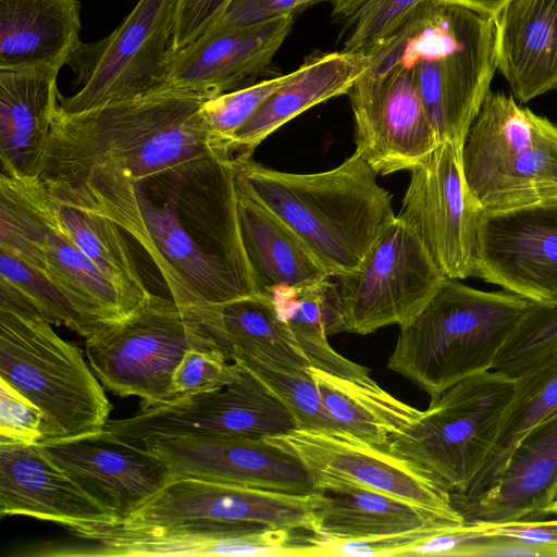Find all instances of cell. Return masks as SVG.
Wrapping results in <instances>:
<instances>
[{"label": "cell", "mask_w": 557, "mask_h": 557, "mask_svg": "<svg viewBox=\"0 0 557 557\" xmlns=\"http://www.w3.org/2000/svg\"><path fill=\"white\" fill-rule=\"evenodd\" d=\"M336 278L339 333L368 335L408 323L447 277L414 231L396 216L360 264Z\"/></svg>", "instance_id": "12"}, {"label": "cell", "mask_w": 557, "mask_h": 557, "mask_svg": "<svg viewBox=\"0 0 557 557\" xmlns=\"http://www.w3.org/2000/svg\"><path fill=\"white\" fill-rule=\"evenodd\" d=\"M421 0H348L336 16L345 20L344 50L362 51L391 32Z\"/></svg>", "instance_id": "41"}, {"label": "cell", "mask_w": 557, "mask_h": 557, "mask_svg": "<svg viewBox=\"0 0 557 557\" xmlns=\"http://www.w3.org/2000/svg\"><path fill=\"white\" fill-rule=\"evenodd\" d=\"M69 536L16 550L22 557L280 556L308 557L302 530L209 520L116 522L66 529ZM305 531V530H304Z\"/></svg>", "instance_id": "9"}, {"label": "cell", "mask_w": 557, "mask_h": 557, "mask_svg": "<svg viewBox=\"0 0 557 557\" xmlns=\"http://www.w3.org/2000/svg\"><path fill=\"white\" fill-rule=\"evenodd\" d=\"M294 16L286 14L243 28L206 32L170 55L160 89L212 98L250 85L248 82L269 66L286 40Z\"/></svg>", "instance_id": "21"}, {"label": "cell", "mask_w": 557, "mask_h": 557, "mask_svg": "<svg viewBox=\"0 0 557 557\" xmlns=\"http://www.w3.org/2000/svg\"><path fill=\"white\" fill-rule=\"evenodd\" d=\"M557 351V301L529 306L499 351L493 370L516 377Z\"/></svg>", "instance_id": "39"}, {"label": "cell", "mask_w": 557, "mask_h": 557, "mask_svg": "<svg viewBox=\"0 0 557 557\" xmlns=\"http://www.w3.org/2000/svg\"><path fill=\"white\" fill-rule=\"evenodd\" d=\"M0 280L21 292L51 323L64 325L85 338L111 323L47 271L33 268L2 250Z\"/></svg>", "instance_id": "37"}, {"label": "cell", "mask_w": 557, "mask_h": 557, "mask_svg": "<svg viewBox=\"0 0 557 557\" xmlns=\"http://www.w3.org/2000/svg\"><path fill=\"white\" fill-rule=\"evenodd\" d=\"M557 411V351L515 377L512 398L503 416L487 458L463 496L488 490L503 472L520 441Z\"/></svg>", "instance_id": "34"}, {"label": "cell", "mask_w": 557, "mask_h": 557, "mask_svg": "<svg viewBox=\"0 0 557 557\" xmlns=\"http://www.w3.org/2000/svg\"><path fill=\"white\" fill-rule=\"evenodd\" d=\"M323 406L345 432L379 448L419 418L422 411L398 400L376 382L364 383L309 366Z\"/></svg>", "instance_id": "32"}, {"label": "cell", "mask_w": 557, "mask_h": 557, "mask_svg": "<svg viewBox=\"0 0 557 557\" xmlns=\"http://www.w3.org/2000/svg\"><path fill=\"white\" fill-rule=\"evenodd\" d=\"M190 347H210L198 322L172 298L154 294L85 343L101 384L117 396L139 397L140 407L174 399L172 376Z\"/></svg>", "instance_id": "10"}, {"label": "cell", "mask_w": 557, "mask_h": 557, "mask_svg": "<svg viewBox=\"0 0 557 557\" xmlns=\"http://www.w3.org/2000/svg\"><path fill=\"white\" fill-rule=\"evenodd\" d=\"M515 377L491 370L430 401L386 450L429 470L453 493H466L484 465L512 398Z\"/></svg>", "instance_id": "8"}, {"label": "cell", "mask_w": 557, "mask_h": 557, "mask_svg": "<svg viewBox=\"0 0 557 557\" xmlns=\"http://www.w3.org/2000/svg\"><path fill=\"white\" fill-rule=\"evenodd\" d=\"M529 301L446 278L423 310L399 327L387 368L431 401L458 382L493 370Z\"/></svg>", "instance_id": "4"}, {"label": "cell", "mask_w": 557, "mask_h": 557, "mask_svg": "<svg viewBox=\"0 0 557 557\" xmlns=\"http://www.w3.org/2000/svg\"><path fill=\"white\" fill-rule=\"evenodd\" d=\"M236 177L309 247L330 277L354 271L396 219L389 193L354 152L338 166L298 174L235 160Z\"/></svg>", "instance_id": "3"}, {"label": "cell", "mask_w": 557, "mask_h": 557, "mask_svg": "<svg viewBox=\"0 0 557 557\" xmlns=\"http://www.w3.org/2000/svg\"><path fill=\"white\" fill-rule=\"evenodd\" d=\"M73 183L143 247L182 308L220 305L256 294L184 226L162 174L136 182L99 166Z\"/></svg>", "instance_id": "6"}, {"label": "cell", "mask_w": 557, "mask_h": 557, "mask_svg": "<svg viewBox=\"0 0 557 557\" xmlns=\"http://www.w3.org/2000/svg\"><path fill=\"white\" fill-rule=\"evenodd\" d=\"M468 186L484 211L557 202V124L490 90L462 147Z\"/></svg>", "instance_id": "7"}, {"label": "cell", "mask_w": 557, "mask_h": 557, "mask_svg": "<svg viewBox=\"0 0 557 557\" xmlns=\"http://www.w3.org/2000/svg\"><path fill=\"white\" fill-rule=\"evenodd\" d=\"M461 4L476 11L496 15L509 0H440Z\"/></svg>", "instance_id": "47"}, {"label": "cell", "mask_w": 557, "mask_h": 557, "mask_svg": "<svg viewBox=\"0 0 557 557\" xmlns=\"http://www.w3.org/2000/svg\"><path fill=\"white\" fill-rule=\"evenodd\" d=\"M480 524L483 535L500 536L557 547V518L529 522H504Z\"/></svg>", "instance_id": "46"}, {"label": "cell", "mask_w": 557, "mask_h": 557, "mask_svg": "<svg viewBox=\"0 0 557 557\" xmlns=\"http://www.w3.org/2000/svg\"><path fill=\"white\" fill-rule=\"evenodd\" d=\"M42 182L60 231L114 284L135 310L151 293L139 274L122 228L100 212L77 184Z\"/></svg>", "instance_id": "30"}, {"label": "cell", "mask_w": 557, "mask_h": 557, "mask_svg": "<svg viewBox=\"0 0 557 557\" xmlns=\"http://www.w3.org/2000/svg\"><path fill=\"white\" fill-rule=\"evenodd\" d=\"M267 440L301 462L315 492L363 488L460 513L453 504V492L432 472L352 435L295 429Z\"/></svg>", "instance_id": "15"}, {"label": "cell", "mask_w": 557, "mask_h": 557, "mask_svg": "<svg viewBox=\"0 0 557 557\" xmlns=\"http://www.w3.org/2000/svg\"><path fill=\"white\" fill-rule=\"evenodd\" d=\"M367 67L368 57L362 51L343 49L307 57L235 133L228 144L234 159L251 158L255 149L288 121L348 94Z\"/></svg>", "instance_id": "25"}, {"label": "cell", "mask_w": 557, "mask_h": 557, "mask_svg": "<svg viewBox=\"0 0 557 557\" xmlns=\"http://www.w3.org/2000/svg\"><path fill=\"white\" fill-rule=\"evenodd\" d=\"M314 0H231L208 30H224L256 25L282 15L295 14ZM207 30V32H208Z\"/></svg>", "instance_id": "44"}, {"label": "cell", "mask_w": 557, "mask_h": 557, "mask_svg": "<svg viewBox=\"0 0 557 557\" xmlns=\"http://www.w3.org/2000/svg\"><path fill=\"white\" fill-rule=\"evenodd\" d=\"M557 484V411L517 445L495 483L475 496L453 493L466 522H529L547 519L545 508Z\"/></svg>", "instance_id": "23"}, {"label": "cell", "mask_w": 557, "mask_h": 557, "mask_svg": "<svg viewBox=\"0 0 557 557\" xmlns=\"http://www.w3.org/2000/svg\"><path fill=\"white\" fill-rule=\"evenodd\" d=\"M462 144L445 139L411 172L397 215L418 235L445 277L475 276L483 208L471 193Z\"/></svg>", "instance_id": "14"}, {"label": "cell", "mask_w": 557, "mask_h": 557, "mask_svg": "<svg viewBox=\"0 0 557 557\" xmlns=\"http://www.w3.org/2000/svg\"><path fill=\"white\" fill-rule=\"evenodd\" d=\"M497 70L515 99L557 88V0H509L495 15Z\"/></svg>", "instance_id": "26"}, {"label": "cell", "mask_w": 557, "mask_h": 557, "mask_svg": "<svg viewBox=\"0 0 557 557\" xmlns=\"http://www.w3.org/2000/svg\"><path fill=\"white\" fill-rule=\"evenodd\" d=\"M240 368L218 349L188 348L172 376L174 398L224 387L240 374Z\"/></svg>", "instance_id": "42"}, {"label": "cell", "mask_w": 557, "mask_h": 557, "mask_svg": "<svg viewBox=\"0 0 557 557\" xmlns=\"http://www.w3.org/2000/svg\"><path fill=\"white\" fill-rule=\"evenodd\" d=\"M207 99L159 89L77 113L57 107L39 178L72 183L101 166L140 182L207 160L234 158L205 121Z\"/></svg>", "instance_id": "1"}, {"label": "cell", "mask_w": 557, "mask_h": 557, "mask_svg": "<svg viewBox=\"0 0 557 557\" xmlns=\"http://www.w3.org/2000/svg\"><path fill=\"white\" fill-rule=\"evenodd\" d=\"M347 95L355 152L377 175L412 171L441 143L412 76L401 64L368 57L367 70Z\"/></svg>", "instance_id": "16"}, {"label": "cell", "mask_w": 557, "mask_h": 557, "mask_svg": "<svg viewBox=\"0 0 557 557\" xmlns=\"http://www.w3.org/2000/svg\"><path fill=\"white\" fill-rule=\"evenodd\" d=\"M362 52L407 67L440 140L463 145L497 70L496 20L461 4L421 0Z\"/></svg>", "instance_id": "2"}, {"label": "cell", "mask_w": 557, "mask_h": 557, "mask_svg": "<svg viewBox=\"0 0 557 557\" xmlns=\"http://www.w3.org/2000/svg\"><path fill=\"white\" fill-rule=\"evenodd\" d=\"M60 67L0 70V161L3 174L39 178L58 107Z\"/></svg>", "instance_id": "24"}, {"label": "cell", "mask_w": 557, "mask_h": 557, "mask_svg": "<svg viewBox=\"0 0 557 557\" xmlns=\"http://www.w3.org/2000/svg\"><path fill=\"white\" fill-rule=\"evenodd\" d=\"M178 0H138L107 37L81 42L67 61L78 90L59 94L58 109L77 113L161 88Z\"/></svg>", "instance_id": "11"}, {"label": "cell", "mask_w": 557, "mask_h": 557, "mask_svg": "<svg viewBox=\"0 0 557 557\" xmlns=\"http://www.w3.org/2000/svg\"><path fill=\"white\" fill-rule=\"evenodd\" d=\"M42 422L41 410L0 379V443L35 445L42 440Z\"/></svg>", "instance_id": "43"}, {"label": "cell", "mask_w": 557, "mask_h": 557, "mask_svg": "<svg viewBox=\"0 0 557 557\" xmlns=\"http://www.w3.org/2000/svg\"><path fill=\"white\" fill-rule=\"evenodd\" d=\"M545 515L547 519L552 516L557 518V484L549 495L548 503L545 508Z\"/></svg>", "instance_id": "48"}, {"label": "cell", "mask_w": 557, "mask_h": 557, "mask_svg": "<svg viewBox=\"0 0 557 557\" xmlns=\"http://www.w3.org/2000/svg\"><path fill=\"white\" fill-rule=\"evenodd\" d=\"M51 324L21 292L0 280V379L41 410V441L101 430L112 409L82 350Z\"/></svg>", "instance_id": "5"}, {"label": "cell", "mask_w": 557, "mask_h": 557, "mask_svg": "<svg viewBox=\"0 0 557 557\" xmlns=\"http://www.w3.org/2000/svg\"><path fill=\"white\" fill-rule=\"evenodd\" d=\"M231 362L267 387L292 413L297 429L350 435L326 412L317 384L307 369L280 367L250 355H237Z\"/></svg>", "instance_id": "38"}, {"label": "cell", "mask_w": 557, "mask_h": 557, "mask_svg": "<svg viewBox=\"0 0 557 557\" xmlns=\"http://www.w3.org/2000/svg\"><path fill=\"white\" fill-rule=\"evenodd\" d=\"M0 516H25L66 529L117 521L37 445L0 443Z\"/></svg>", "instance_id": "22"}, {"label": "cell", "mask_w": 557, "mask_h": 557, "mask_svg": "<svg viewBox=\"0 0 557 557\" xmlns=\"http://www.w3.org/2000/svg\"><path fill=\"white\" fill-rule=\"evenodd\" d=\"M55 216L40 178L0 176V250L46 271L49 235Z\"/></svg>", "instance_id": "35"}, {"label": "cell", "mask_w": 557, "mask_h": 557, "mask_svg": "<svg viewBox=\"0 0 557 557\" xmlns=\"http://www.w3.org/2000/svg\"><path fill=\"white\" fill-rule=\"evenodd\" d=\"M187 310L200 325L209 346L228 361L237 355H250L296 370L310 366L269 294L256 293Z\"/></svg>", "instance_id": "27"}, {"label": "cell", "mask_w": 557, "mask_h": 557, "mask_svg": "<svg viewBox=\"0 0 557 557\" xmlns=\"http://www.w3.org/2000/svg\"><path fill=\"white\" fill-rule=\"evenodd\" d=\"M144 448L162 459L172 478L293 494L315 492L301 462L267 438L175 436L151 440Z\"/></svg>", "instance_id": "20"}, {"label": "cell", "mask_w": 557, "mask_h": 557, "mask_svg": "<svg viewBox=\"0 0 557 557\" xmlns=\"http://www.w3.org/2000/svg\"><path fill=\"white\" fill-rule=\"evenodd\" d=\"M323 493L293 494L191 478H172L123 522L209 520L312 532Z\"/></svg>", "instance_id": "19"}, {"label": "cell", "mask_w": 557, "mask_h": 557, "mask_svg": "<svg viewBox=\"0 0 557 557\" xmlns=\"http://www.w3.org/2000/svg\"><path fill=\"white\" fill-rule=\"evenodd\" d=\"M46 271L109 322L134 311L114 284L60 231L57 219L48 239Z\"/></svg>", "instance_id": "36"}, {"label": "cell", "mask_w": 557, "mask_h": 557, "mask_svg": "<svg viewBox=\"0 0 557 557\" xmlns=\"http://www.w3.org/2000/svg\"><path fill=\"white\" fill-rule=\"evenodd\" d=\"M244 250L259 293L271 295L330 277L306 243L236 177Z\"/></svg>", "instance_id": "28"}, {"label": "cell", "mask_w": 557, "mask_h": 557, "mask_svg": "<svg viewBox=\"0 0 557 557\" xmlns=\"http://www.w3.org/2000/svg\"><path fill=\"white\" fill-rule=\"evenodd\" d=\"M327 277L315 284L271 294L280 314L311 367L327 373L373 383L370 370L339 355L327 336L339 333L336 284Z\"/></svg>", "instance_id": "33"}, {"label": "cell", "mask_w": 557, "mask_h": 557, "mask_svg": "<svg viewBox=\"0 0 557 557\" xmlns=\"http://www.w3.org/2000/svg\"><path fill=\"white\" fill-rule=\"evenodd\" d=\"M319 1H329L332 3L333 15H337L339 11L344 8L348 0H314V2Z\"/></svg>", "instance_id": "49"}, {"label": "cell", "mask_w": 557, "mask_h": 557, "mask_svg": "<svg viewBox=\"0 0 557 557\" xmlns=\"http://www.w3.org/2000/svg\"><path fill=\"white\" fill-rule=\"evenodd\" d=\"M466 520L392 495L345 487L324 492L312 533L338 540L373 537L420 529H453Z\"/></svg>", "instance_id": "31"}, {"label": "cell", "mask_w": 557, "mask_h": 557, "mask_svg": "<svg viewBox=\"0 0 557 557\" xmlns=\"http://www.w3.org/2000/svg\"><path fill=\"white\" fill-rule=\"evenodd\" d=\"M36 445L117 522L172 480L160 457L104 429Z\"/></svg>", "instance_id": "18"}, {"label": "cell", "mask_w": 557, "mask_h": 557, "mask_svg": "<svg viewBox=\"0 0 557 557\" xmlns=\"http://www.w3.org/2000/svg\"><path fill=\"white\" fill-rule=\"evenodd\" d=\"M288 75L289 73L262 79L207 99L201 111L207 125L216 139L228 149V144L235 133L248 121L261 103L287 79Z\"/></svg>", "instance_id": "40"}, {"label": "cell", "mask_w": 557, "mask_h": 557, "mask_svg": "<svg viewBox=\"0 0 557 557\" xmlns=\"http://www.w3.org/2000/svg\"><path fill=\"white\" fill-rule=\"evenodd\" d=\"M78 0H0V70L60 69L81 45Z\"/></svg>", "instance_id": "29"}, {"label": "cell", "mask_w": 557, "mask_h": 557, "mask_svg": "<svg viewBox=\"0 0 557 557\" xmlns=\"http://www.w3.org/2000/svg\"><path fill=\"white\" fill-rule=\"evenodd\" d=\"M240 370L230 385L140 407L127 418L109 420L103 429L140 447L162 437L268 438L297 429L288 409L256 377Z\"/></svg>", "instance_id": "13"}, {"label": "cell", "mask_w": 557, "mask_h": 557, "mask_svg": "<svg viewBox=\"0 0 557 557\" xmlns=\"http://www.w3.org/2000/svg\"><path fill=\"white\" fill-rule=\"evenodd\" d=\"M231 0H178L170 55L202 36L220 17Z\"/></svg>", "instance_id": "45"}, {"label": "cell", "mask_w": 557, "mask_h": 557, "mask_svg": "<svg viewBox=\"0 0 557 557\" xmlns=\"http://www.w3.org/2000/svg\"><path fill=\"white\" fill-rule=\"evenodd\" d=\"M475 277L530 302H556L557 202L484 211Z\"/></svg>", "instance_id": "17"}]
</instances>
